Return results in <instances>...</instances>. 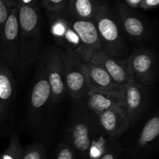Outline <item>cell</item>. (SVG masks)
<instances>
[{
    "instance_id": "1",
    "label": "cell",
    "mask_w": 159,
    "mask_h": 159,
    "mask_svg": "<svg viewBox=\"0 0 159 159\" xmlns=\"http://www.w3.org/2000/svg\"><path fill=\"white\" fill-rule=\"evenodd\" d=\"M18 9L20 52L18 77L23 79L38 56L41 38V16L39 5L16 4Z\"/></svg>"
},
{
    "instance_id": "2",
    "label": "cell",
    "mask_w": 159,
    "mask_h": 159,
    "mask_svg": "<svg viewBox=\"0 0 159 159\" xmlns=\"http://www.w3.org/2000/svg\"><path fill=\"white\" fill-rule=\"evenodd\" d=\"M101 130L97 115L82 101H75L62 139L71 146L79 158L87 159L92 141Z\"/></svg>"
},
{
    "instance_id": "3",
    "label": "cell",
    "mask_w": 159,
    "mask_h": 159,
    "mask_svg": "<svg viewBox=\"0 0 159 159\" xmlns=\"http://www.w3.org/2000/svg\"><path fill=\"white\" fill-rule=\"evenodd\" d=\"M100 41L102 50L108 55L125 59L128 46L115 12L102 2L93 20Z\"/></svg>"
},
{
    "instance_id": "4",
    "label": "cell",
    "mask_w": 159,
    "mask_h": 159,
    "mask_svg": "<svg viewBox=\"0 0 159 159\" xmlns=\"http://www.w3.org/2000/svg\"><path fill=\"white\" fill-rule=\"evenodd\" d=\"M159 116L155 113L144 122L138 135L123 145L124 159H152L158 149Z\"/></svg>"
},
{
    "instance_id": "5",
    "label": "cell",
    "mask_w": 159,
    "mask_h": 159,
    "mask_svg": "<svg viewBox=\"0 0 159 159\" xmlns=\"http://www.w3.org/2000/svg\"><path fill=\"white\" fill-rule=\"evenodd\" d=\"M40 61L51 89L52 106L57 105L67 95L62 50L50 47L43 51Z\"/></svg>"
},
{
    "instance_id": "6",
    "label": "cell",
    "mask_w": 159,
    "mask_h": 159,
    "mask_svg": "<svg viewBox=\"0 0 159 159\" xmlns=\"http://www.w3.org/2000/svg\"><path fill=\"white\" fill-rule=\"evenodd\" d=\"M20 52L18 9L14 6L0 32V63L17 71Z\"/></svg>"
},
{
    "instance_id": "7",
    "label": "cell",
    "mask_w": 159,
    "mask_h": 159,
    "mask_svg": "<svg viewBox=\"0 0 159 159\" xmlns=\"http://www.w3.org/2000/svg\"><path fill=\"white\" fill-rule=\"evenodd\" d=\"M65 67L67 95L74 101L83 99L89 90L84 68V60L77 52L71 50L62 51Z\"/></svg>"
},
{
    "instance_id": "8",
    "label": "cell",
    "mask_w": 159,
    "mask_h": 159,
    "mask_svg": "<svg viewBox=\"0 0 159 159\" xmlns=\"http://www.w3.org/2000/svg\"><path fill=\"white\" fill-rule=\"evenodd\" d=\"M125 59L132 80L145 86L153 85L157 76L158 60L152 50L139 48Z\"/></svg>"
},
{
    "instance_id": "9",
    "label": "cell",
    "mask_w": 159,
    "mask_h": 159,
    "mask_svg": "<svg viewBox=\"0 0 159 159\" xmlns=\"http://www.w3.org/2000/svg\"><path fill=\"white\" fill-rule=\"evenodd\" d=\"M123 107L128 116L130 127L136 126L145 115L151 105V91L145 86L131 81L122 89Z\"/></svg>"
},
{
    "instance_id": "10",
    "label": "cell",
    "mask_w": 159,
    "mask_h": 159,
    "mask_svg": "<svg viewBox=\"0 0 159 159\" xmlns=\"http://www.w3.org/2000/svg\"><path fill=\"white\" fill-rule=\"evenodd\" d=\"M114 12L124 36L132 42L142 43L152 37V30L148 23L132 8L119 2Z\"/></svg>"
},
{
    "instance_id": "11",
    "label": "cell",
    "mask_w": 159,
    "mask_h": 159,
    "mask_svg": "<svg viewBox=\"0 0 159 159\" xmlns=\"http://www.w3.org/2000/svg\"><path fill=\"white\" fill-rule=\"evenodd\" d=\"M36 74L30 96L28 111L29 120L34 124L40 123L47 110L52 106L51 89L40 61Z\"/></svg>"
},
{
    "instance_id": "12",
    "label": "cell",
    "mask_w": 159,
    "mask_h": 159,
    "mask_svg": "<svg viewBox=\"0 0 159 159\" xmlns=\"http://www.w3.org/2000/svg\"><path fill=\"white\" fill-rule=\"evenodd\" d=\"M49 24L51 35L59 46L79 54L80 40L68 22L66 9L62 12H51Z\"/></svg>"
},
{
    "instance_id": "13",
    "label": "cell",
    "mask_w": 159,
    "mask_h": 159,
    "mask_svg": "<svg viewBox=\"0 0 159 159\" xmlns=\"http://www.w3.org/2000/svg\"><path fill=\"white\" fill-rule=\"evenodd\" d=\"M67 15L70 25L80 40L81 48L79 54L84 61H89L94 53L102 50L96 26L93 20L76 19L70 16L68 12Z\"/></svg>"
},
{
    "instance_id": "14",
    "label": "cell",
    "mask_w": 159,
    "mask_h": 159,
    "mask_svg": "<svg viewBox=\"0 0 159 159\" xmlns=\"http://www.w3.org/2000/svg\"><path fill=\"white\" fill-rule=\"evenodd\" d=\"M89 61L104 68L113 82L121 88L133 81L126 59L112 57L100 50L94 53Z\"/></svg>"
},
{
    "instance_id": "15",
    "label": "cell",
    "mask_w": 159,
    "mask_h": 159,
    "mask_svg": "<svg viewBox=\"0 0 159 159\" xmlns=\"http://www.w3.org/2000/svg\"><path fill=\"white\" fill-rule=\"evenodd\" d=\"M99 126L113 139L118 140L130 128L128 116L123 106L113 107L97 115Z\"/></svg>"
},
{
    "instance_id": "16",
    "label": "cell",
    "mask_w": 159,
    "mask_h": 159,
    "mask_svg": "<svg viewBox=\"0 0 159 159\" xmlns=\"http://www.w3.org/2000/svg\"><path fill=\"white\" fill-rule=\"evenodd\" d=\"M122 89L113 92H101L89 89L85 97L81 101L90 111L99 115L113 107L123 106L124 97Z\"/></svg>"
},
{
    "instance_id": "17",
    "label": "cell",
    "mask_w": 159,
    "mask_h": 159,
    "mask_svg": "<svg viewBox=\"0 0 159 159\" xmlns=\"http://www.w3.org/2000/svg\"><path fill=\"white\" fill-rule=\"evenodd\" d=\"M16 86L12 71L0 63V107L3 124L10 117L16 93Z\"/></svg>"
},
{
    "instance_id": "18",
    "label": "cell",
    "mask_w": 159,
    "mask_h": 159,
    "mask_svg": "<svg viewBox=\"0 0 159 159\" xmlns=\"http://www.w3.org/2000/svg\"><path fill=\"white\" fill-rule=\"evenodd\" d=\"M85 76L89 89L101 92L118 91L123 88L118 86L110 75L100 65L89 61H84Z\"/></svg>"
},
{
    "instance_id": "19",
    "label": "cell",
    "mask_w": 159,
    "mask_h": 159,
    "mask_svg": "<svg viewBox=\"0 0 159 159\" xmlns=\"http://www.w3.org/2000/svg\"><path fill=\"white\" fill-rule=\"evenodd\" d=\"M101 3L99 0H68L66 10L76 19L93 20Z\"/></svg>"
},
{
    "instance_id": "20",
    "label": "cell",
    "mask_w": 159,
    "mask_h": 159,
    "mask_svg": "<svg viewBox=\"0 0 159 159\" xmlns=\"http://www.w3.org/2000/svg\"><path fill=\"white\" fill-rule=\"evenodd\" d=\"M117 141L109 137L102 129L92 141L87 159H99Z\"/></svg>"
},
{
    "instance_id": "21",
    "label": "cell",
    "mask_w": 159,
    "mask_h": 159,
    "mask_svg": "<svg viewBox=\"0 0 159 159\" xmlns=\"http://www.w3.org/2000/svg\"><path fill=\"white\" fill-rule=\"evenodd\" d=\"M24 148L17 135L12 136L6 150L0 155V159H23Z\"/></svg>"
},
{
    "instance_id": "22",
    "label": "cell",
    "mask_w": 159,
    "mask_h": 159,
    "mask_svg": "<svg viewBox=\"0 0 159 159\" xmlns=\"http://www.w3.org/2000/svg\"><path fill=\"white\" fill-rule=\"evenodd\" d=\"M52 159H80L75 151L62 139L56 148Z\"/></svg>"
},
{
    "instance_id": "23",
    "label": "cell",
    "mask_w": 159,
    "mask_h": 159,
    "mask_svg": "<svg viewBox=\"0 0 159 159\" xmlns=\"http://www.w3.org/2000/svg\"><path fill=\"white\" fill-rule=\"evenodd\" d=\"M23 159H48L46 148L40 143H33L24 148Z\"/></svg>"
},
{
    "instance_id": "24",
    "label": "cell",
    "mask_w": 159,
    "mask_h": 159,
    "mask_svg": "<svg viewBox=\"0 0 159 159\" xmlns=\"http://www.w3.org/2000/svg\"><path fill=\"white\" fill-rule=\"evenodd\" d=\"M14 6H16L15 0H0V32Z\"/></svg>"
},
{
    "instance_id": "25",
    "label": "cell",
    "mask_w": 159,
    "mask_h": 159,
    "mask_svg": "<svg viewBox=\"0 0 159 159\" xmlns=\"http://www.w3.org/2000/svg\"><path fill=\"white\" fill-rule=\"evenodd\" d=\"M42 6L50 12H58L65 10L68 0H41Z\"/></svg>"
},
{
    "instance_id": "26",
    "label": "cell",
    "mask_w": 159,
    "mask_h": 159,
    "mask_svg": "<svg viewBox=\"0 0 159 159\" xmlns=\"http://www.w3.org/2000/svg\"><path fill=\"white\" fill-rule=\"evenodd\" d=\"M123 154L124 149L122 144L117 141L99 159H120L123 158Z\"/></svg>"
},
{
    "instance_id": "27",
    "label": "cell",
    "mask_w": 159,
    "mask_h": 159,
    "mask_svg": "<svg viewBox=\"0 0 159 159\" xmlns=\"http://www.w3.org/2000/svg\"><path fill=\"white\" fill-rule=\"evenodd\" d=\"M158 4L159 0H141L140 7L142 9L147 10V9L156 8L158 6Z\"/></svg>"
},
{
    "instance_id": "28",
    "label": "cell",
    "mask_w": 159,
    "mask_h": 159,
    "mask_svg": "<svg viewBox=\"0 0 159 159\" xmlns=\"http://www.w3.org/2000/svg\"><path fill=\"white\" fill-rule=\"evenodd\" d=\"M16 4L26 5V6H37L39 0H15Z\"/></svg>"
},
{
    "instance_id": "29",
    "label": "cell",
    "mask_w": 159,
    "mask_h": 159,
    "mask_svg": "<svg viewBox=\"0 0 159 159\" xmlns=\"http://www.w3.org/2000/svg\"><path fill=\"white\" fill-rule=\"evenodd\" d=\"M125 2L127 6L129 7L134 9V8L139 7L140 4L141 2V0H125Z\"/></svg>"
},
{
    "instance_id": "30",
    "label": "cell",
    "mask_w": 159,
    "mask_h": 159,
    "mask_svg": "<svg viewBox=\"0 0 159 159\" xmlns=\"http://www.w3.org/2000/svg\"><path fill=\"white\" fill-rule=\"evenodd\" d=\"M3 125L2 123V113H1V107H0V128H1L2 126Z\"/></svg>"
}]
</instances>
